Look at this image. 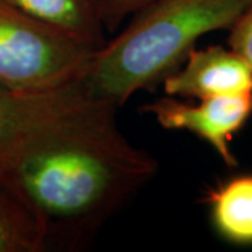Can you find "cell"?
I'll return each instance as SVG.
<instances>
[{
	"label": "cell",
	"mask_w": 252,
	"mask_h": 252,
	"mask_svg": "<svg viewBox=\"0 0 252 252\" xmlns=\"http://www.w3.org/2000/svg\"><path fill=\"white\" fill-rule=\"evenodd\" d=\"M118 109L87 95L39 126L3 175L39 220L48 250L90 243L158 170L121 132Z\"/></svg>",
	"instance_id": "obj_1"
},
{
	"label": "cell",
	"mask_w": 252,
	"mask_h": 252,
	"mask_svg": "<svg viewBox=\"0 0 252 252\" xmlns=\"http://www.w3.org/2000/svg\"><path fill=\"white\" fill-rule=\"evenodd\" d=\"M252 0H154L91 58L81 84L91 98L121 108L175 72L199 38L228 30Z\"/></svg>",
	"instance_id": "obj_2"
},
{
	"label": "cell",
	"mask_w": 252,
	"mask_h": 252,
	"mask_svg": "<svg viewBox=\"0 0 252 252\" xmlns=\"http://www.w3.org/2000/svg\"><path fill=\"white\" fill-rule=\"evenodd\" d=\"M97 49L0 0V86L20 93L81 80Z\"/></svg>",
	"instance_id": "obj_3"
},
{
	"label": "cell",
	"mask_w": 252,
	"mask_h": 252,
	"mask_svg": "<svg viewBox=\"0 0 252 252\" xmlns=\"http://www.w3.org/2000/svg\"><path fill=\"white\" fill-rule=\"evenodd\" d=\"M168 130H187L206 142L227 167L238 165L231 152L233 136L252 115V93L216 95L189 104L165 95L142 107Z\"/></svg>",
	"instance_id": "obj_4"
},
{
	"label": "cell",
	"mask_w": 252,
	"mask_h": 252,
	"mask_svg": "<svg viewBox=\"0 0 252 252\" xmlns=\"http://www.w3.org/2000/svg\"><path fill=\"white\" fill-rule=\"evenodd\" d=\"M87 95L80 80L41 93H20L0 86V177L9 171L39 126Z\"/></svg>",
	"instance_id": "obj_5"
},
{
	"label": "cell",
	"mask_w": 252,
	"mask_h": 252,
	"mask_svg": "<svg viewBox=\"0 0 252 252\" xmlns=\"http://www.w3.org/2000/svg\"><path fill=\"white\" fill-rule=\"evenodd\" d=\"M165 95L209 98L252 93V70L231 49H192L180 67L161 81Z\"/></svg>",
	"instance_id": "obj_6"
},
{
	"label": "cell",
	"mask_w": 252,
	"mask_h": 252,
	"mask_svg": "<svg viewBox=\"0 0 252 252\" xmlns=\"http://www.w3.org/2000/svg\"><path fill=\"white\" fill-rule=\"evenodd\" d=\"M98 49L107 42L98 0H4Z\"/></svg>",
	"instance_id": "obj_7"
},
{
	"label": "cell",
	"mask_w": 252,
	"mask_h": 252,
	"mask_svg": "<svg viewBox=\"0 0 252 252\" xmlns=\"http://www.w3.org/2000/svg\"><path fill=\"white\" fill-rule=\"evenodd\" d=\"M203 200L219 234L235 245H252V174L225 181Z\"/></svg>",
	"instance_id": "obj_8"
},
{
	"label": "cell",
	"mask_w": 252,
	"mask_h": 252,
	"mask_svg": "<svg viewBox=\"0 0 252 252\" xmlns=\"http://www.w3.org/2000/svg\"><path fill=\"white\" fill-rule=\"evenodd\" d=\"M44 251L48 247L39 220L0 177V252Z\"/></svg>",
	"instance_id": "obj_9"
},
{
	"label": "cell",
	"mask_w": 252,
	"mask_h": 252,
	"mask_svg": "<svg viewBox=\"0 0 252 252\" xmlns=\"http://www.w3.org/2000/svg\"><path fill=\"white\" fill-rule=\"evenodd\" d=\"M228 45L252 70V3L228 28Z\"/></svg>",
	"instance_id": "obj_10"
},
{
	"label": "cell",
	"mask_w": 252,
	"mask_h": 252,
	"mask_svg": "<svg viewBox=\"0 0 252 252\" xmlns=\"http://www.w3.org/2000/svg\"><path fill=\"white\" fill-rule=\"evenodd\" d=\"M154 0H98L99 13L105 31L114 32L126 17L135 14Z\"/></svg>",
	"instance_id": "obj_11"
}]
</instances>
